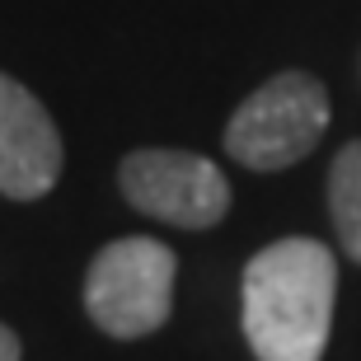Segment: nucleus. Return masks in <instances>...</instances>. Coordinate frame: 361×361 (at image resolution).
<instances>
[{
    "label": "nucleus",
    "instance_id": "obj_1",
    "mask_svg": "<svg viewBox=\"0 0 361 361\" xmlns=\"http://www.w3.org/2000/svg\"><path fill=\"white\" fill-rule=\"evenodd\" d=\"M338 258L329 244L291 235L244 268V338L258 361H319L334 329Z\"/></svg>",
    "mask_w": 361,
    "mask_h": 361
},
{
    "label": "nucleus",
    "instance_id": "obj_2",
    "mask_svg": "<svg viewBox=\"0 0 361 361\" xmlns=\"http://www.w3.org/2000/svg\"><path fill=\"white\" fill-rule=\"evenodd\" d=\"M329 132V90L310 71H281L263 80L226 122V155L244 169L277 174L305 160Z\"/></svg>",
    "mask_w": 361,
    "mask_h": 361
},
{
    "label": "nucleus",
    "instance_id": "obj_3",
    "mask_svg": "<svg viewBox=\"0 0 361 361\" xmlns=\"http://www.w3.org/2000/svg\"><path fill=\"white\" fill-rule=\"evenodd\" d=\"M178 258L169 244L127 235L94 254L85 272V310L113 338H146L164 329L174 310Z\"/></svg>",
    "mask_w": 361,
    "mask_h": 361
},
{
    "label": "nucleus",
    "instance_id": "obj_4",
    "mask_svg": "<svg viewBox=\"0 0 361 361\" xmlns=\"http://www.w3.org/2000/svg\"><path fill=\"white\" fill-rule=\"evenodd\" d=\"M122 197L136 212L178 230H207L230 212V183L207 155L188 150H132L118 169Z\"/></svg>",
    "mask_w": 361,
    "mask_h": 361
},
{
    "label": "nucleus",
    "instance_id": "obj_5",
    "mask_svg": "<svg viewBox=\"0 0 361 361\" xmlns=\"http://www.w3.org/2000/svg\"><path fill=\"white\" fill-rule=\"evenodd\" d=\"M61 136L38 94L14 75H0V192L14 202H38L61 178Z\"/></svg>",
    "mask_w": 361,
    "mask_h": 361
},
{
    "label": "nucleus",
    "instance_id": "obj_6",
    "mask_svg": "<svg viewBox=\"0 0 361 361\" xmlns=\"http://www.w3.org/2000/svg\"><path fill=\"white\" fill-rule=\"evenodd\" d=\"M329 216L343 254L361 263V141H348L329 169Z\"/></svg>",
    "mask_w": 361,
    "mask_h": 361
},
{
    "label": "nucleus",
    "instance_id": "obj_7",
    "mask_svg": "<svg viewBox=\"0 0 361 361\" xmlns=\"http://www.w3.org/2000/svg\"><path fill=\"white\" fill-rule=\"evenodd\" d=\"M24 352H19V338H14V329H5L0 324V361H19Z\"/></svg>",
    "mask_w": 361,
    "mask_h": 361
}]
</instances>
